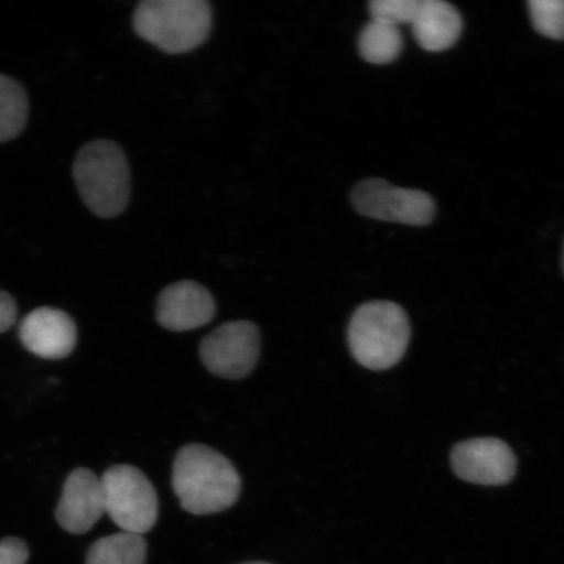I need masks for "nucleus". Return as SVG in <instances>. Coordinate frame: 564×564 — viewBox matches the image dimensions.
I'll list each match as a JSON object with an SVG mask.
<instances>
[{"instance_id": "nucleus-10", "label": "nucleus", "mask_w": 564, "mask_h": 564, "mask_svg": "<svg viewBox=\"0 0 564 564\" xmlns=\"http://www.w3.org/2000/svg\"><path fill=\"white\" fill-rule=\"evenodd\" d=\"M19 334L25 349L45 359L68 357L77 340L73 317L54 307L33 310L21 322Z\"/></svg>"}, {"instance_id": "nucleus-18", "label": "nucleus", "mask_w": 564, "mask_h": 564, "mask_svg": "<svg viewBox=\"0 0 564 564\" xmlns=\"http://www.w3.org/2000/svg\"><path fill=\"white\" fill-rule=\"evenodd\" d=\"M30 550L23 540L7 538L0 541V564H25Z\"/></svg>"}, {"instance_id": "nucleus-21", "label": "nucleus", "mask_w": 564, "mask_h": 564, "mask_svg": "<svg viewBox=\"0 0 564 564\" xmlns=\"http://www.w3.org/2000/svg\"><path fill=\"white\" fill-rule=\"evenodd\" d=\"M245 564H270V563H264V562H252V563H245Z\"/></svg>"}, {"instance_id": "nucleus-4", "label": "nucleus", "mask_w": 564, "mask_h": 564, "mask_svg": "<svg viewBox=\"0 0 564 564\" xmlns=\"http://www.w3.org/2000/svg\"><path fill=\"white\" fill-rule=\"evenodd\" d=\"M411 340V326L398 303L372 301L357 310L348 329L352 357L364 368L382 371L400 362Z\"/></svg>"}, {"instance_id": "nucleus-2", "label": "nucleus", "mask_w": 564, "mask_h": 564, "mask_svg": "<svg viewBox=\"0 0 564 564\" xmlns=\"http://www.w3.org/2000/svg\"><path fill=\"white\" fill-rule=\"evenodd\" d=\"M74 178L82 200L101 218L117 217L129 206L131 175L122 148L96 140L76 154Z\"/></svg>"}, {"instance_id": "nucleus-19", "label": "nucleus", "mask_w": 564, "mask_h": 564, "mask_svg": "<svg viewBox=\"0 0 564 564\" xmlns=\"http://www.w3.org/2000/svg\"><path fill=\"white\" fill-rule=\"evenodd\" d=\"M18 317L17 301L7 292L0 291V334L9 330Z\"/></svg>"}, {"instance_id": "nucleus-8", "label": "nucleus", "mask_w": 564, "mask_h": 564, "mask_svg": "<svg viewBox=\"0 0 564 564\" xmlns=\"http://www.w3.org/2000/svg\"><path fill=\"white\" fill-rule=\"evenodd\" d=\"M451 465L457 477L470 484L500 486L511 481L517 471V457L497 438H476L456 444Z\"/></svg>"}, {"instance_id": "nucleus-13", "label": "nucleus", "mask_w": 564, "mask_h": 564, "mask_svg": "<svg viewBox=\"0 0 564 564\" xmlns=\"http://www.w3.org/2000/svg\"><path fill=\"white\" fill-rule=\"evenodd\" d=\"M404 39L400 28L372 20L358 35V52L372 65H387L403 52Z\"/></svg>"}, {"instance_id": "nucleus-17", "label": "nucleus", "mask_w": 564, "mask_h": 564, "mask_svg": "<svg viewBox=\"0 0 564 564\" xmlns=\"http://www.w3.org/2000/svg\"><path fill=\"white\" fill-rule=\"evenodd\" d=\"M420 0H372L369 11L372 20L394 26L412 24Z\"/></svg>"}, {"instance_id": "nucleus-5", "label": "nucleus", "mask_w": 564, "mask_h": 564, "mask_svg": "<svg viewBox=\"0 0 564 564\" xmlns=\"http://www.w3.org/2000/svg\"><path fill=\"white\" fill-rule=\"evenodd\" d=\"M105 513L123 532L143 535L159 518V498L150 479L132 465H115L101 477Z\"/></svg>"}, {"instance_id": "nucleus-11", "label": "nucleus", "mask_w": 564, "mask_h": 564, "mask_svg": "<svg viewBox=\"0 0 564 564\" xmlns=\"http://www.w3.org/2000/svg\"><path fill=\"white\" fill-rule=\"evenodd\" d=\"M215 314V299L195 281L175 282L165 288L158 300V322L173 333L206 326Z\"/></svg>"}, {"instance_id": "nucleus-9", "label": "nucleus", "mask_w": 564, "mask_h": 564, "mask_svg": "<svg viewBox=\"0 0 564 564\" xmlns=\"http://www.w3.org/2000/svg\"><path fill=\"white\" fill-rule=\"evenodd\" d=\"M104 513L101 479L87 468L70 471L55 510L59 525L69 533H87Z\"/></svg>"}, {"instance_id": "nucleus-6", "label": "nucleus", "mask_w": 564, "mask_h": 564, "mask_svg": "<svg viewBox=\"0 0 564 564\" xmlns=\"http://www.w3.org/2000/svg\"><path fill=\"white\" fill-rule=\"evenodd\" d=\"M352 207L376 220L425 227L434 220L433 197L419 189L394 187L384 180H366L352 189Z\"/></svg>"}, {"instance_id": "nucleus-3", "label": "nucleus", "mask_w": 564, "mask_h": 564, "mask_svg": "<svg viewBox=\"0 0 564 564\" xmlns=\"http://www.w3.org/2000/svg\"><path fill=\"white\" fill-rule=\"evenodd\" d=\"M212 19L206 0H145L133 13V30L162 52L183 54L206 42Z\"/></svg>"}, {"instance_id": "nucleus-7", "label": "nucleus", "mask_w": 564, "mask_h": 564, "mask_svg": "<svg viewBox=\"0 0 564 564\" xmlns=\"http://www.w3.org/2000/svg\"><path fill=\"white\" fill-rule=\"evenodd\" d=\"M259 355V329L247 321L225 323L200 344L203 364L215 376L227 379L249 376L256 369Z\"/></svg>"}, {"instance_id": "nucleus-1", "label": "nucleus", "mask_w": 564, "mask_h": 564, "mask_svg": "<svg viewBox=\"0 0 564 564\" xmlns=\"http://www.w3.org/2000/svg\"><path fill=\"white\" fill-rule=\"evenodd\" d=\"M172 484L182 509L199 517L230 509L241 494V477L235 465L204 444H188L180 449Z\"/></svg>"}, {"instance_id": "nucleus-15", "label": "nucleus", "mask_w": 564, "mask_h": 564, "mask_svg": "<svg viewBox=\"0 0 564 564\" xmlns=\"http://www.w3.org/2000/svg\"><path fill=\"white\" fill-rule=\"evenodd\" d=\"M30 101L26 91L12 77L0 75V143L17 139L24 131Z\"/></svg>"}, {"instance_id": "nucleus-12", "label": "nucleus", "mask_w": 564, "mask_h": 564, "mask_svg": "<svg viewBox=\"0 0 564 564\" xmlns=\"http://www.w3.org/2000/svg\"><path fill=\"white\" fill-rule=\"evenodd\" d=\"M415 41L430 53H441L453 47L460 39L463 19L453 4L443 0H420L412 21Z\"/></svg>"}, {"instance_id": "nucleus-20", "label": "nucleus", "mask_w": 564, "mask_h": 564, "mask_svg": "<svg viewBox=\"0 0 564 564\" xmlns=\"http://www.w3.org/2000/svg\"><path fill=\"white\" fill-rule=\"evenodd\" d=\"M562 268H563V273H564V246H563Z\"/></svg>"}, {"instance_id": "nucleus-14", "label": "nucleus", "mask_w": 564, "mask_h": 564, "mask_svg": "<svg viewBox=\"0 0 564 564\" xmlns=\"http://www.w3.org/2000/svg\"><path fill=\"white\" fill-rule=\"evenodd\" d=\"M147 549V541L140 534L106 535L90 546L86 564H145Z\"/></svg>"}, {"instance_id": "nucleus-16", "label": "nucleus", "mask_w": 564, "mask_h": 564, "mask_svg": "<svg viewBox=\"0 0 564 564\" xmlns=\"http://www.w3.org/2000/svg\"><path fill=\"white\" fill-rule=\"evenodd\" d=\"M528 10L535 31L550 40H564V0H531Z\"/></svg>"}]
</instances>
